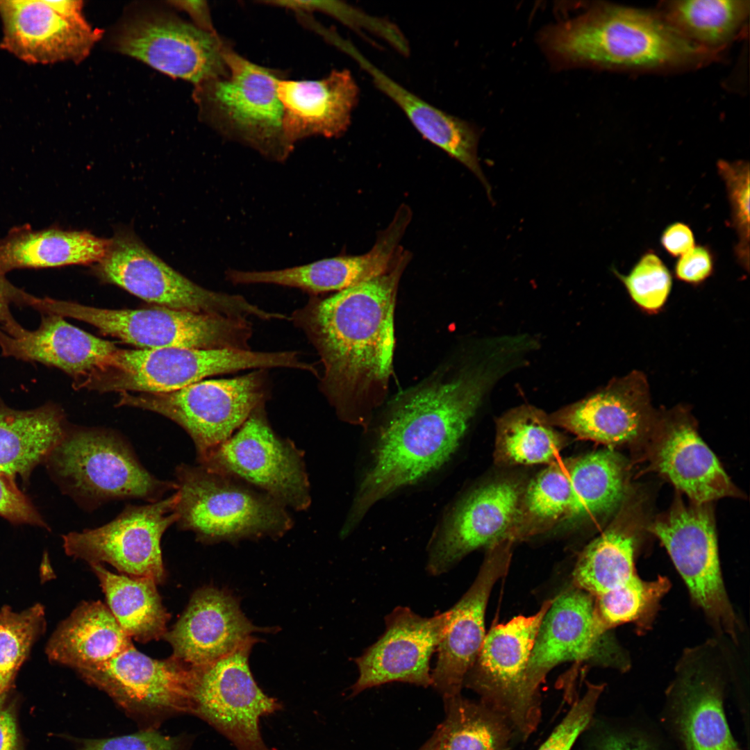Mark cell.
I'll return each mask as SVG.
<instances>
[{
    "mask_svg": "<svg viewBox=\"0 0 750 750\" xmlns=\"http://www.w3.org/2000/svg\"><path fill=\"white\" fill-rule=\"evenodd\" d=\"M572 460H557L530 483L524 505L531 516L542 521L565 518L572 501Z\"/></svg>",
    "mask_w": 750,
    "mask_h": 750,
    "instance_id": "obj_42",
    "label": "cell"
},
{
    "mask_svg": "<svg viewBox=\"0 0 750 750\" xmlns=\"http://www.w3.org/2000/svg\"><path fill=\"white\" fill-rule=\"evenodd\" d=\"M564 444L549 416L529 406L516 408L497 422L495 456L507 465L550 464Z\"/></svg>",
    "mask_w": 750,
    "mask_h": 750,
    "instance_id": "obj_39",
    "label": "cell"
},
{
    "mask_svg": "<svg viewBox=\"0 0 750 750\" xmlns=\"http://www.w3.org/2000/svg\"><path fill=\"white\" fill-rule=\"evenodd\" d=\"M296 351L201 349L167 347L119 349L97 369L77 382L99 391L163 393L175 391L203 378L246 369H298Z\"/></svg>",
    "mask_w": 750,
    "mask_h": 750,
    "instance_id": "obj_4",
    "label": "cell"
},
{
    "mask_svg": "<svg viewBox=\"0 0 750 750\" xmlns=\"http://www.w3.org/2000/svg\"><path fill=\"white\" fill-rule=\"evenodd\" d=\"M46 461L61 488L88 508L130 498L152 503L178 490L176 482L149 473L122 438L106 431H66Z\"/></svg>",
    "mask_w": 750,
    "mask_h": 750,
    "instance_id": "obj_8",
    "label": "cell"
},
{
    "mask_svg": "<svg viewBox=\"0 0 750 750\" xmlns=\"http://www.w3.org/2000/svg\"><path fill=\"white\" fill-rule=\"evenodd\" d=\"M227 46L215 31L157 15L131 20L117 38L122 53L195 85L226 73Z\"/></svg>",
    "mask_w": 750,
    "mask_h": 750,
    "instance_id": "obj_20",
    "label": "cell"
},
{
    "mask_svg": "<svg viewBox=\"0 0 750 750\" xmlns=\"http://www.w3.org/2000/svg\"><path fill=\"white\" fill-rule=\"evenodd\" d=\"M510 545L501 541L492 546L478 574L460 600L451 608L446 633L438 646L431 685L443 699L460 695L467 672L484 640L485 613L497 581L508 572Z\"/></svg>",
    "mask_w": 750,
    "mask_h": 750,
    "instance_id": "obj_25",
    "label": "cell"
},
{
    "mask_svg": "<svg viewBox=\"0 0 750 750\" xmlns=\"http://www.w3.org/2000/svg\"><path fill=\"white\" fill-rule=\"evenodd\" d=\"M267 370L201 381L169 392H122L118 405L153 411L177 423L193 440L200 462L266 402L269 394Z\"/></svg>",
    "mask_w": 750,
    "mask_h": 750,
    "instance_id": "obj_10",
    "label": "cell"
},
{
    "mask_svg": "<svg viewBox=\"0 0 750 750\" xmlns=\"http://www.w3.org/2000/svg\"><path fill=\"white\" fill-rule=\"evenodd\" d=\"M649 437L650 467L695 503H708L739 492L699 435L682 408L658 413Z\"/></svg>",
    "mask_w": 750,
    "mask_h": 750,
    "instance_id": "obj_24",
    "label": "cell"
},
{
    "mask_svg": "<svg viewBox=\"0 0 750 750\" xmlns=\"http://www.w3.org/2000/svg\"><path fill=\"white\" fill-rule=\"evenodd\" d=\"M519 502L520 488L510 480L470 492L434 532L428 547V574H443L473 551L502 541L519 515Z\"/></svg>",
    "mask_w": 750,
    "mask_h": 750,
    "instance_id": "obj_22",
    "label": "cell"
},
{
    "mask_svg": "<svg viewBox=\"0 0 750 750\" xmlns=\"http://www.w3.org/2000/svg\"><path fill=\"white\" fill-rule=\"evenodd\" d=\"M481 361L451 380L412 390L392 407L342 534L349 533L376 502L437 471L454 454L483 397L509 369L494 352Z\"/></svg>",
    "mask_w": 750,
    "mask_h": 750,
    "instance_id": "obj_1",
    "label": "cell"
},
{
    "mask_svg": "<svg viewBox=\"0 0 750 750\" xmlns=\"http://www.w3.org/2000/svg\"><path fill=\"white\" fill-rule=\"evenodd\" d=\"M658 413L651 405L644 374L633 371L612 379L587 398L549 416L560 426L583 440L617 446L649 437Z\"/></svg>",
    "mask_w": 750,
    "mask_h": 750,
    "instance_id": "obj_23",
    "label": "cell"
},
{
    "mask_svg": "<svg viewBox=\"0 0 750 750\" xmlns=\"http://www.w3.org/2000/svg\"><path fill=\"white\" fill-rule=\"evenodd\" d=\"M226 73L195 85L201 116L217 131L271 159L283 161L293 147L283 129L277 72L224 51Z\"/></svg>",
    "mask_w": 750,
    "mask_h": 750,
    "instance_id": "obj_5",
    "label": "cell"
},
{
    "mask_svg": "<svg viewBox=\"0 0 750 750\" xmlns=\"http://www.w3.org/2000/svg\"><path fill=\"white\" fill-rule=\"evenodd\" d=\"M172 3L188 12L197 26L206 31L215 32L206 1H173Z\"/></svg>",
    "mask_w": 750,
    "mask_h": 750,
    "instance_id": "obj_52",
    "label": "cell"
},
{
    "mask_svg": "<svg viewBox=\"0 0 750 750\" xmlns=\"http://www.w3.org/2000/svg\"><path fill=\"white\" fill-rule=\"evenodd\" d=\"M90 565L108 608L126 633L142 643L163 638L169 615L162 603L156 581L149 577L115 574L101 563Z\"/></svg>",
    "mask_w": 750,
    "mask_h": 750,
    "instance_id": "obj_36",
    "label": "cell"
},
{
    "mask_svg": "<svg viewBox=\"0 0 750 750\" xmlns=\"http://www.w3.org/2000/svg\"><path fill=\"white\" fill-rule=\"evenodd\" d=\"M419 750H431L429 741L427 740V742Z\"/></svg>",
    "mask_w": 750,
    "mask_h": 750,
    "instance_id": "obj_54",
    "label": "cell"
},
{
    "mask_svg": "<svg viewBox=\"0 0 750 750\" xmlns=\"http://www.w3.org/2000/svg\"><path fill=\"white\" fill-rule=\"evenodd\" d=\"M0 516L14 524L47 528L30 499L18 488L14 479L0 474Z\"/></svg>",
    "mask_w": 750,
    "mask_h": 750,
    "instance_id": "obj_47",
    "label": "cell"
},
{
    "mask_svg": "<svg viewBox=\"0 0 750 750\" xmlns=\"http://www.w3.org/2000/svg\"><path fill=\"white\" fill-rule=\"evenodd\" d=\"M660 243L674 257H680L695 246L692 229L682 222H675L666 227L661 235Z\"/></svg>",
    "mask_w": 750,
    "mask_h": 750,
    "instance_id": "obj_50",
    "label": "cell"
},
{
    "mask_svg": "<svg viewBox=\"0 0 750 750\" xmlns=\"http://www.w3.org/2000/svg\"><path fill=\"white\" fill-rule=\"evenodd\" d=\"M110 239L88 231L49 229L16 235L0 242V273L20 267L97 264Z\"/></svg>",
    "mask_w": 750,
    "mask_h": 750,
    "instance_id": "obj_34",
    "label": "cell"
},
{
    "mask_svg": "<svg viewBox=\"0 0 750 750\" xmlns=\"http://www.w3.org/2000/svg\"><path fill=\"white\" fill-rule=\"evenodd\" d=\"M12 690L0 696V750H24L19 731L16 699Z\"/></svg>",
    "mask_w": 750,
    "mask_h": 750,
    "instance_id": "obj_49",
    "label": "cell"
},
{
    "mask_svg": "<svg viewBox=\"0 0 750 750\" xmlns=\"http://www.w3.org/2000/svg\"><path fill=\"white\" fill-rule=\"evenodd\" d=\"M133 646L108 606L99 601H86L58 626L45 652L50 661L77 672L108 661Z\"/></svg>",
    "mask_w": 750,
    "mask_h": 750,
    "instance_id": "obj_32",
    "label": "cell"
},
{
    "mask_svg": "<svg viewBox=\"0 0 750 750\" xmlns=\"http://www.w3.org/2000/svg\"><path fill=\"white\" fill-rule=\"evenodd\" d=\"M539 42L560 69L678 71L705 66L722 56L685 39L656 11L606 2L544 28Z\"/></svg>",
    "mask_w": 750,
    "mask_h": 750,
    "instance_id": "obj_3",
    "label": "cell"
},
{
    "mask_svg": "<svg viewBox=\"0 0 750 750\" xmlns=\"http://www.w3.org/2000/svg\"><path fill=\"white\" fill-rule=\"evenodd\" d=\"M410 219V208L402 205L388 227L378 234L372 249L365 254L324 258L277 270L242 271L240 281L244 285L262 283L298 288L310 296L357 285L390 269Z\"/></svg>",
    "mask_w": 750,
    "mask_h": 750,
    "instance_id": "obj_26",
    "label": "cell"
},
{
    "mask_svg": "<svg viewBox=\"0 0 750 750\" xmlns=\"http://www.w3.org/2000/svg\"><path fill=\"white\" fill-rule=\"evenodd\" d=\"M276 91L283 107V133L293 148L311 135L344 133L359 97L358 85L347 69L333 70L319 80L280 78Z\"/></svg>",
    "mask_w": 750,
    "mask_h": 750,
    "instance_id": "obj_29",
    "label": "cell"
},
{
    "mask_svg": "<svg viewBox=\"0 0 750 750\" xmlns=\"http://www.w3.org/2000/svg\"><path fill=\"white\" fill-rule=\"evenodd\" d=\"M249 640L228 655L194 668L190 713L229 740L238 750H273L263 741L260 720L281 708L254 681Z\"/></svg>",
    "mask_w": 750,
    "mask_h": 750,
    "instance_id": "obj_15",
    "label": "cell"
},
{
    "mask_svg": "<svg viewBox=\"0 0 750 750\" xmlns=\"http://www.w3.org/2000/svg\"><path fill=\"white\" fill-rule=\"evenodd\" d=\"M633 303L649 314L660 311L672 286V274L662 259L653 251L641 256L627 275L613 269Z\"/></svg>",
    "mask_w": 750,
    "mask_h": 750,
    "instance_id": "obj_43",
    "label": "cell"
},
{
    "mask_svg": "<svg viewBox=\"0 0 750 750\" xmlns=\"http://www.w3.org/2000/svg\"><path fill=\"white\" fill-rule=\"evenodd\" d=\"M12 286L8 283L0 273V324L10 317L9 303L11 302Z\"/></svg>",
    "mask_w": 750,
    "mask_h": 750,
    "instance_id": "obj_53",
    "label": "cell"
},
{
    "mask_svg": "<svg viewBox=\"0 0 750 750\" xmlns=\"http://www.w3.org/2000/svg\"><path fill=\"white\" fill-rule=\"evenodd\" d=\"M410 258L399 251L385 274L327 297L310 296L290 316L316 349L324 366L319 389L344 421L365 427L362 400L389 379L397 287Z\"/></svg>",
    "mask_w": 750,
    "mask_h": 750,
    "instance_id": "obj_2",
    "label": "cell"
},
{
    "mask_svg": "<svg viewBox=\"0 0 750 750\" xmlns=\"http://www.w3.org/2000/svg\"><path fill=\"white\" fill-rule=\"evenodd\" d=\"M450 610L431 617L398 606L385 617L378 640L355 659L359 676L352 695L392 682L431 685L430 660L447 629Z\"/></svg>",
    "mask_w": 750,
    "mask_h": 750,
    "instance_id": "obj_21",
    "label": "cell"
},
{
    "mask_svg": "<svg viewBox=\"0 0 750 750\" xmlns=\"http://www.w3.org/2000/svg\"><path fill=\"white\" fill-rule=\"evenodd\" d=\"M649 529L667 549L692 599L712 626L737 642L740 624L723 581L710 503L687 506L677 497Z\"/></svg>",
    "mask_w": 750,
    "mask_h": 750,
    "instance_id": "obj_12",
    "label": "cell"
},
{
    "mask_svg": "<svg viewBox=\"0 0 750 750\" xmlns=\"http://www.w3.org/2000/svg\"><path fill=\"white\" fill-rule=\"evenodd\" d=\"M586 660L622 671L629 667L626 656L599 623L594 597L574 586L554 598L542 619L526 670L531 694L540 699V686L554 667Z\"/></svg>",
    "mask_w": 750,
    "mask_h": 750,
    "instance_id": "obj_18",
    "label": "cell"
},
{
    "mask_svg": "<svg viewBox=\"0 0 750 750\" xmlns=\"http://www.w3.org/2000/svg\"><path fill=\"white\" fill-rule=\"evenodd\" d=\"M265 405L258 406L230 438L199 462L258 488L285 507L305 510L310 496L303 456L273 431Z\"/></svg>",
    "mask_w": 750,
    "mask_h": 750,
    "instance_id": "obj_13",
    "label": "cell"
},
{
    "mask_svg": "<svg viewBox=\"0 0 750 750\" xmlns=\"http://www.w3.org/2000/svg\"><path fill=\"white\" fill-rule=\"evenodd\" d=\"M644 524L642 501L627 494L610 525L578 556L574 586L595 597L638 576L635 560Z\"/></svg>",
    "mask_w": 750,
    "mask_h": 750,
    "instance_id": "obj_30",
    "label": "cell"
},
{
    "mask_svg": "<svg viewBox=\"0 0 750 750\" xmlns=\"http://www.w3.org/2000/svg\"><path fill=\"white\" fill-rule=\"evenodd\" d=\"M594 750H658L642 735L628 733H609L604 735Z\"/></svg>",
    "mask_w": 750,
    "mask_h": 750,
    "instance_id": "obj_51",
    "label": "cell"
},
{
    "mask_svg": "<svg viewBox=\"0 0 750 750\" xmlns=\"http://www.w3.org/2000/svg\"><path fill=\"white\" fill-rule=\"evenodd\" d=\"M714 269V257L710 249L695 245L678 257L674 266V274L680 281L699 285L709 278Z\"/></svg>",
    "mask_w": 750,
    "mask_h": 750,
    "instance_id": "obj_48",
    "label": "cell"
},
{
    "mask_svg": "<svg viewBox=\"0 0 750 750\" xmlns=\"http://www.w3.org/2000/svg\"><path fill=\"white\" fill-rule=\"evenodd\" d=\"M603 686L587 683L585 694L572 701L567 715L538 750H571L576 739L590 725Z\"/></svg>",
    "mask_w": 750,
    "mask_h": 750,
    "instance_id": "obj_45",
    "label": "cell"
},
{
    "mask_svg": "<svg viewBox=\"0 0 750 750\" xmlns=\"http://www.w3.org/2000/svg\"><path fill=\"white\" fill-rule=\"evenodd\" d=\"M719 174L723 179L731 206V225L738 242L734 253L741 267H749V163L747 161L719 160Z\"/></svg>",
    "mask_w": 750,
    "mask_h": 750,
    "instance_id": "obj_44",
    "label": "cell"
},
{
    "mask_svg": "<svg viewBox=\"0 0 750 750\" xmlns=\"http://www.w3.org/2000/svg\"><path fill=\"white\" fill-rule=\"evenodd\" d=\"M76 0H0L1 49L29 64L78 62L101 37Z\"/></svg>",
    "mask_w": 750,
    "mask_h": 750,
    "instance_id": "obj_19",
    "label": "cell"
},
{
    "mask_svg": "<svg viewBox=\"0 0 750 750\" xmlns=\"http://www.w3.org/2000/svg\"><path fill=\"white\" fill-rule=\"evenodd\" d=\"M31 306L42 313L85 322L104 334L144 349H251L253 328L248 318L165 307L113 310L38 297L33 299Z\"/></svg>",
    "mask_w": 750,
    "mask_h": 750,
    "instance_id": "obj_7",
    "label": "cell"
},
{
    "mask_svg": "<svg viewBox=\"0 0 750 750\" xmlns=\"http://www.w3.org/2000/svg\"><path fill=\"white\" fill-rule=\"evenodd\" d=\"M46 629L43 606L20 612L8 606L0 610V696L12 690L16 676L35 642Z\"/></svg>",
    "mask_w": 750,
    "mask_h": 750,
    "instance_id": "obj_41",
    "label": "cell"
},
{
    "mask_svg": "<svg viewBox=\"0 0 750 750\" xmlns=\"http://www.w3.org/2000/svg\"><path fill=\"white\" fill-rule=\"evenodd\" d=\"M725 653L716 640L688 649L667 690L669 715L684 750H740L724 709Z\"/></svg>",
    "mask_w": 750,
    "mask_h": 750,
    "instance_id": "obj_16",
    "label": "cell"
},
{
    "mask_svg": "<svg viewBox=\"0 0 750 750\" xmlns=\"http://www.w3.org/2000/svg\"><path fill=\"white\" fill-rule=\"evenodd\" d=\"M178 492L147 505H128L106 524L62 535L69 556L89 564L107 562L126 575L165 578L160 548L165 531L178 521Z\"/></svg>",
    "mask_w": 750,
    "mask_h": 750,
    "instance_id": "obj_17",
    "label": "cell"
},
{
    "mask_svg": "<svg viewBox=\"0 0 750 750\" xmlns=\"http://www.w3.org/2000/svg\"><path fill=\"white\" fill-rule=\"evenodd\" d=\"M656 11L688 40L721 53L744 35L750 1H662Z\"/></svg>",
    "mask_w": 750,
    "mask_h": 750,
    "instance_id": "obj_35",
    "label": "cell"
},
{
    "mask_svg": "<svg viewBox=\"0 0 750 750\" xmlns=\"http://www.w3.org/2000/svg\"><path fill=\"white\" fill-rule=\"evenodd\" d=\"M445 718L428 740L431 750H506L515 732L482 702L444 699Z\"/></svg>",
    "mask_w": 750,
    "mask_h": 750,
    "instance_id": "obj_38",
    "label": "cell"
},
{
    "mask_svg": "<svg viewBox=\"0 0 750 750\" xmlns=\"http://www.w3.org/2000/svg\"><path fill=\"white\" fill-rule=\"evenodd\" d=\"M175 474L176 523L201 542L277 537L292 526L284 506L234 477L185 464Z\"/></svg>",
    "mask_w": 750,
    "mask_h": 750,
    "instance_id": "obj_6",
    "label": "cell"
},
{
    "mask_svg": "<svg viewBox=\"0 0 750 750\" xmlns=\"http://www.w3.org/2000/svg\"><path fill=\"white\" fill-rule=\"evenodd\" d=\"M0 348L5 356L55 367L77 380L99 367L117 348L69 323L43 313L39 327H22L11 316L0 324Z\"/></svg>",
    "mask_w": 750,
    "mask_h": 750,
    "instance_id": "obj_28",
    "label": "cell"
},
{
    "mask_svg": "<svg viewBox=\"0 0 750 750\" xmlns=\"http://www.w3.org/2000/svg\"><path fill=\"white\" fill-rule=\"evenodd\" d=\"M67 429L61 410L47 404L19 410L0 399V474L27 481L33 469L46 461Z\"/></svg>",
    "mask_w": 750,
    "mask_h": 750,
    "instance_id": "obj_33",
    "label": "cell"
},
{
    "mask_svg": "<svg viewBox=\"0 0 750 750\" xmlns=\"http://www.w3.org/2000/svg\"><path fill=\"white\" fill-rule=\"evenodd\" d=\"M344 51L367 72L379 90L401 108L424 138L468 168L482 183L488 197H492L491 186L478 158L477 128L438 109L403 88L372 64L351 43L347 44Z\"/></svg>",
    "mask_w": 750,
    "mask_h": 750,
    "instance_id": "obj_31",
    "label": "cell"
},
{
    "mask_svg": "<svg viewBox=\"0 0 750 750\" xmlns=\"http://www.w3.org/2000/svg\"><path fill=\"white\" fill-rule=\"evenodd\" d=\"M76 750H186L183 738L163 735L156 729L117 737L87 739Z\"/></svg>",
    "mask_w": 750,
    "mask_h": 750,
    "instance_id": "obj_46",
    "label": "cell"
},
{
    "mask_svg": "<svg viewBox=\"0 0 750 750\" xmlns=\"http://www.w3.org/2000/svg\"><path fill=\"white\" fill-rule=\"evenodd\" d=\"M554 599L533 615H520L492 627L485 635L464 686L503 717L521 739H527L541 717L540 699L528 688L526 670L542 619Z\"/></svg>",
    "mask_w": 750,
    "mask_h": 750,
    "instance_id": "obj_11",
    "label": "cell"
},
{
    "mask_svg": "<svg viewBox=\"0 0 750 750\" xmlns=\"http://www.w3.org/2000/svg\"><path fill=\"white\" fill-rule=\"evenodd\" d=\"M572 501L563 519L580 521L617 511L628 494L627 465L610 450L572 459Z\"/></svg>",
    "mask_w": 750,
    "mask_h": 750,
    "instance_id": "obj_37",
    "label": "cell"
},
{
    "mask_svg": "<svg viewBox=\"0 0 750 750\" xmlns=\"http://www.w3.org/2000/svg\"><path fill=\"white\" fill-rule=\"evenodd\" d=\"M94 271L105 281L161 307L219 315L283 319L240 294L215 292L192 282L155 255L130 228L116 230L105 258Z\"/></svg>",
    "mask_w": 750,
    "mask_h": 750,
    "instance_id": "obj_9",
    "label": "cell"
},
{
    "mask_svg": "<svg viewBox=\"0 0 750 750\" xmlns=\"http://www.w3.org/2000/svg\"><path fill=\"white\" fill-rule=\"evenodd\" d=\"M670 586L665 576L645 581L638 576L624 585L594 597L597 617L608 631L620 624L631 623L635 625L638 632H644L650 628L660 601Z\"/></svg>",
    "mask_w": 750,
    "mask_h": 750,
    "instance_id": "obj_40",
    "label": "cell"
},
{
    "mask_svg": "<svg viewBox=\"0 0 750 750\" xmlns=\"http://www.w3.org/2000/svg\"><path fill=\"white\" fill-rule=\"evenodd\" d=\"M76 672L110 696L143 729H156L170 717L190 713L194 669L172 656L153 659L133 646Z\"/></svg>",
    "mask_w": 750,
    "mask_h": 750,
    "instance_id": "obj_14",
    "label": "cell"
},
{
    "mask_svg": "<svg viewBox=\"0 0 750 750\" xmlns=\"http://www.w3.org/2000/svg\"><path fill=\"white\" fill-rule=\"evenodd\" d=\"M256 628L226 592L206 587L195 592L165 639L172 656L191 667H201L233 651L251 639Z\"/></svg>",
    "mask_w": 750,
    "mask_h": 750,
    "instance_id": "obj_27",
    "label": "cell"
}]
</instances>
